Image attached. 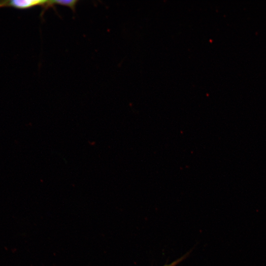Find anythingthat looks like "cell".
Listing matches in <instances>:
<instances>
[{
	"label": "cell",
	"mask_w": 266,
	"mask_h": 266,
	"mask_svg": "<svg viewBox=\"0 0 266 266\" xmlns=\"http://www.w3.org/2000/svg\"><path fill=\"white\" fill-rule=\"evenodd\" d=\"M46 1L41 0H0V8L12 7L17 9H25L37 5L43 7Z\"/></svg>",
	"instance_id": "cell-1"
},
{
	"label": "cell",
	"mask_w": 266,
	"mask_h": 266,
	"mask_svg": "<svg viewBox=\"0 0 266 266\" xmlns=\"http://www.w3.org/2000/svg\"><path fill=\"white\" fill-rule=\"evenodd\" d=\"M78 0H51V3L54 6L56 4L66 6L75 11V7Z\"/></svg>",
	"instance_id": "cell-2"
}]
</instances>
